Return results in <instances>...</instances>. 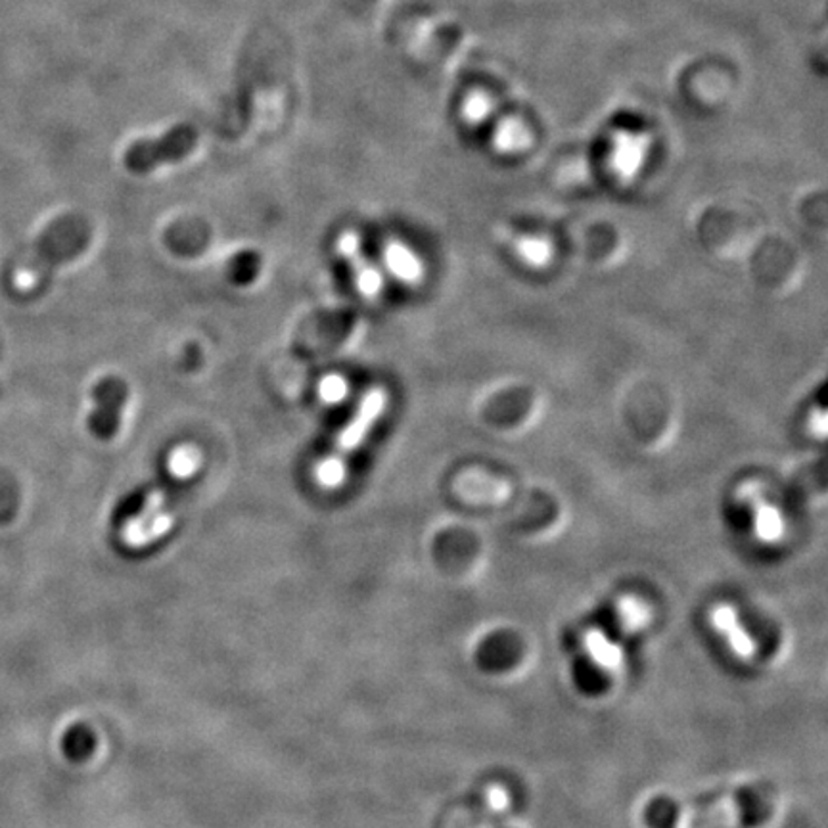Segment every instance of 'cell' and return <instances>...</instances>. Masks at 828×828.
Wrapping results in <instances>:
<instances>
[{
	"mask_svg": "<svg viewBox=\"0 0 828 828\" xmlns=\"http://www.w3.org/2000/svg\"><path fill=\"white\" fill-rule=\"evenodd\" d=\"M386 405L387 395L382 387H373L365 395V400L361 401L357 413L339 435L334 451L317 466L315 474H317L321 485H325V487L342 485L345 470H347V459L361 447V443L365 442L366 435L373 430Z\"/></svg>",
	"mask_w": 828,
	"mask_h": 828,
	"instance_id": "6da1fadb",
	"label": "cell"
},
{
	"mask_svg": "<svg viewBox=\"0 0 828 828\" xmlns=\"http://www.w3.org/2000/svg\"><path fill=\"white\" fill-rule=\"evenodd\" d=\"M198 145L193 125H177L158 138H142L125 150L124 164L135 175H146L167 164H179Z\"/></svg>",
	"mask_w": 828,
	"mask_h": 828,
	"instance_id": "7a4b0ae2",
	"label": "cell"
},
{
	"mask_svg": "<svg viewBox=\"0 0 828 828\" xmlns=\"http://www.w3.org/2000/svg\"><path fill=\"white\" fill-rule=\"evenodd\" d=\"M127 395V386L118 376H103L95 384L90 392L95 408L89 414V430L97 440L108 442L118 434Z\"/></svg>",
	"mask_w": 828,
	"mask_h": 828,
	"instance_id": "3957f363",
	"label": "cell"
},
{
	"mask_svg": "<svg viewBox=\"0 0 828 828\" xmlns=\"http://www.w3.org/2000/svg\"><path fill=\"white\" fill-rule=\"evenodd\" d=\"M171 525L172 514L166 509V495L161 491H152L146 497L142 509L127 522L125 539L131 545H146L169 532Z\"/></svg>",
	"mask_w": 828,
	"mask_h": 828,
	"instance_id": "277c9868",
	"label": "cell"
},
{
	"mask_svg": "<svg viewBox=\"0 0 828 828\" xmlns=\"http://www.w3.org/2000/svg\"><path fill=\"white\" fill-rule=\"evenodd\" d=\"M746 806L737 798H724L702 808L681 809L671 828H735L745 821Z\"/></svg>",
	"mask_w": 828,
	"mask_h": 828,
	"instance_id": "5b68a950",
	"label": "cell"
},
{
	"mask_svg": "<svg viewBox=\"0 0 828 828\" xmlns=\"http://www.w3.org/2000/svg\"><path fill=\"white\" fill-rule=\"evenodd\" d=\"M710 623L718 635L723 637L732 654L742 662H753L758 655V642L746 631L737 610L731 604H716L710 610Z\"/></svg>",
	"mask_w": 828,
	"mask_h": 828,
	"instance_id": "8992f818",
	"label": "cell"
},
{
	"mask_svg": "<svg viewBox=\"0 0 828 828\" xmlns=\"http://www.w3.org/2000/svg\"><path fill=\"white\" fill-rule=\"evenodd\" d=\"M336 249H338L339 256L349 263V267L355 273V280H357L359 290L366 297L378 296L379 290H382V276H379L376 267L371 265L368 259L363 256L359 236L355 235V233H344V235L339 236Z\"/></svg>",
	"mask_w": 828,
	"mask_h": 828,
	"instance_id": "52a82bcc",
	"label": "cell"
},
{
	"mask_svg": "<svg viewBox=\"0 0 828 828\" xmlns=\"http://www.w3.org/2000/svg\"><path fill=\"white\" fill-rule=\"evenodd\" d=\"M455 490L461 497L472 503H501L509 497V485L482 472H464L455 480Z\"/></svg>",
	"mask_w": 828,
	"mask_h": 828,
	"instance_id": "ba28073f",
	"label": "cell"
},
{
	"mask_svg": "<svg viewBox=\"0 0 828 828\" xmlns=\"http://www.w3.org/2000/svg\"><path fill=\"white\" fill-rule=\"evenodd\" d=\"M581 642H583L585 654L591 658V662L599 670L608 676H618L623 670V650L618 642L608 639L607 633L601 629H586Z\"/></svg>",
	"mask_w": 828,
	"mask_h": 828,
	"instance_id": "9c48e42d",
	"label": "cell"
},
{
	"mask_svg": "<svg viewBox=\"0 0 828 828\" xmlns=\"http://www.w3.org/2000/svg\"><path fill=\"white\" fill-rule=\"evenodd\" d=\"M386 263L387 267L392 269L395 276H400L401 280H405L408 284H421L422 269L418 257L414 256L413 252L401 244V241H390L386 246Z\"/></svg>",
	"mask_w": 828,
	"mask_h": 828,
	"instance_id": "30bf717a",
	"label": "cell"
},
{
	"mask_svg": "<svg viewBox=\"0 0 828 828\" xmlns=\"http://www.w3.org/2000/svg\"><path fill=\"white\" fill-rule=\"evenodd\" d=\"M615 615L623 633H639L642 629L649 628L652 621V610L649 604L635 597V594H625L621 597Z\"/></svg>",
	"mask_w": 828,
	"mask_h": 828,
	"instance_id": "8fae6325",
	"label": "cell"
},
{
	"mask_svg": "<svg viewBox=\"0 0 828 828\" xmlns=\"http://www.w3.org/2000/svg\"><path fill=\"white\" fill-rule=\"evenodd\" d=\"M756 503V535L763 543H777L785 535V522L779 512L775 511L771 504L761 503L759 499H753Z\"/></svg>",
	"mask_w": 828,
	"mask_h": 828,
	"instance_id": "7c38bea8",
	"label": "cell"
},
{
	"mask_svg": "<svg viewBox=\"0 0 828 828\" xmlns=\"http://www.w3.org/2000/svg\"><path fill=\"white\" fill-rule=\"evenodd\" d=\"M201 466L200 448L194 445H183L172 451L169 459V470L175 477H190Z\"/></svg>",
	"mask_w": 828,
	"mask_h": 828,
	"instance_id": "4fadbf2b",
	"label": "cell"
},
{
	"mask_svg": "<svg viewBox=\"0 0 828 828\" xmlns=\"http://www.w3.org/2000/svg\"><path fill=\"white\" fill-rule=\"evenodd\" d=\"M345 392H347V386H345L344 379L338 378V376H328L321 384V395L328 403L344 400Z\"/></svg>",
	"mask_w": 828,
	"mask_h": 828,
	"instance_id": "5bb4252c",
	"label": "cell"
},
{
	"mask_svg": "<svg viewBox=\"0 0 828 828\" xmlns=\"http://www.w3.org/2000/svg\"><path fill=\"white\" fill-rule=\"evenodd\" d=\"M363 2H365V4H374L376 0H363Z\"/></svg>",
	"mask_w": 828,
	"mask_h": 828,
	"instance_id": "9a60e30c",
	"label": "cell"
}]
</instances>
